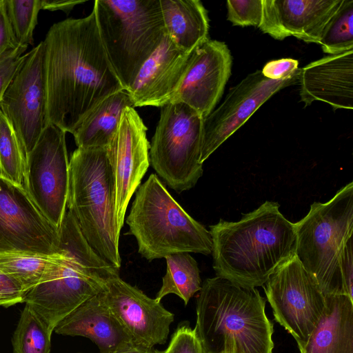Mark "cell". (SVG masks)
<instances>
[{"label":"cell","instance_id":"cell-3","mask_svg":"<svg viewBox=\"0 0 353 353\" xmlns=\"http://www.w3.org/2000/svg\"><path fill=\"white\" fill-rule=\"evenodd\" d=\"M256 288L216 276L196 299L194 327L203 353H272L273 325Z\"/></svg>","mask_w":353,"mask_h":353},{"label":"cell","instance_id":"cell-33","mask_svg":"<svg viewBox=\"0 0 353 353\" xmlns=\"http://www.w3.org/2000/svg\"><path fill=\"white\" fill-rule=\"evenodd\" d=\"M27 48L19 45L0 54V101L23 62Z\"/></svg>","mask_w":353,"mask_h":353},{"label":"cell","instance_id":"cell-9","mask_svg":"<svg viewBox=\"0 0 353 353\" xmlns=\"http://www.w3.org/2000/svg\"><path fill=\"white\" fill-rule=\"evenodd\" d=\"M203 119L182 103L161 108L150 146V163L177 192L192 188L203 174L200 158Z\"/></svg>","mask_w":353,"mask_h":353},{"label":"cell","instance_id":"cell-13","mask_svg":"<svg viewBox=\"0 0 353 353\" xmlns=\"http://www.w3.org/2000/svg\"><path fill=\"white\" fill-rule=\"evenodd\" d=\"M58 229L27 190L0 175V254H57Z\"/></svg>","mask_w":353,"mask_h":353},{"label":"cell","instance_id":"cell-34","mask_svg":"<svg viewBox=\"0 0 353 353\" xmlns=\"http://www.w3.org/2000/svg\"><path fill=\"white\" fill-rule=\"evenodd\" d=\"M299 61L293 59H281L267 63L261 70L262 74L271 80H283L299 73Z\"/></svg>","mask_w":353,"mask_h":353},{"label":"cell","instance_id":"cell-7","mask_svg":"<svg viewBox=\"0 0 353 353\" xmlns=\"http://www.w3.org/2000/svg\"><path fill=\"white\" fill-rule=\"evenodd\" d=\"M92 10L108 59L127 92L166 34L160 0H96Z\"/></svg>","mask_w":353,"mask_h":353},{"label":"cell","instance_id":"cell-2","mask_svg":"<svg viewBox=\"0 0 353 353\" xmlns=\"http://www.w3.org/2000/svg\"><path fill=\"white\" fill-rule=\"evenodd\" d=\"M266 201L237 221L210 225L213 268L217 276L245 288L263 286L270 275L295 255L294 223Z\"/></svg>","mask_w":353,"mask_h":353},{"label":"cell","instance_id":"cell-20","mask_svg":"<svg viewBox=\"0 0 353 353\" xmlns=\"http://www.w3.org/2000/svg\"><path fill=\"white\" fill-rule=\"evenodd\" d=\"M300 96L305 106L323 101L334 110L353 109V50L330 54L302 69Z\"/></svg>","mask_w":353,"mask_h":353},{"label":"cell","instance_id":"cell-12","mask_svg":"<svg viewBox=\"0 0 353 353\" xmlns=\"http://www.w3.org/2000/svg\"><path fill=\"white\" fill-rule=\"evenodd\" d=\"M0 110L12 125L28 157L50 123L43 41L26 53L0 101Z\"/></svg>","mask_w":353,"mask_h":353},{"label":"cell","instance_id":"cell-38","mask_svg":"<svg viewBox=\"0 0 353 353\" xmlns=\"http://www.w3.org/2000/svg\"><path fill=\"white\" fill-rule=\"evenodd\" d=\"M85 2L81 0H41V10H61L68 14L75 6Z\"/></svg>","mask_w":353,"mask_h":353},{"label":"cell","instance_id":"cell-8","mask_svg":"<svg viewBox=\"0 0 353 353\" xmlns=\"http://www.w3.org/2000/svg\"><path fill=\"white\" fill-rule=\"evenodd\" d=\"M294 226L295 255L315 278L323 293L348 296L340 261L353 234V182L328 201L314 202Z\"/></svg>","mask_w":353,"mask_h":353},{"label":"cell","instance_id":"cell-15","mask_svg":"<svg viewBox=\"0 0 353 353\" xmlns=\"http://www.w3.org/2000/svg\"><path fill=\"white\" fill-rule=\"evenodd\" d=\"M300 72L286 79L271 80L265 78L261 70H257L231 88L222 103L203 119L201 163H203L272 95L296 83Z\"/></svg>","mask_w":353,"mask_h":353},{"label":"cell","instance_id":"cell-32","mask_svg":"<svg viewBox=\"0 0 353 353\" xmlns=\"http://www.w3.org/2000/svg\"><path fill=\"white\" fill-rule=\"evenodd\" d=\"M156 353H203L201 343L194 329L185 323L178 326L172 335L168 347Z\"/></svg>","mask_w":353,"mask_h":353},{"label":"cell","instance_id":"cell-17","mask_svg":"<svg viewBox=\"0 0 353 353\" xmlns=\"http://www.w3.org/2000/svg\"><path fill=\"white\" fill-rule=\"evenodd\" d=\"M106 303L132 342L154 347L164 344L174 314L119 275L110 279L103 292Z\"/></svg>","mask_w":353,"mask_h":353},{"label":"cell","instance_id":"cell-18","mask_svg":"<svg viewBox=\"0 0 353 353\" xmlns=\"http://www.w3.org/2000/svg\"><path fill=\"white\" fill-rule=\"evenodd\" d=\"M343 0H262L263 16L258 27L277 40L294 36L319 43L327 23Z\"/></svg>","mask_w":353,"mask_h":353},{"label":"cell","instance_id":"cell-31","mask_svg":"<svg viewBox=\"0 0 353 353\" xmlns=\"http://www.w3.org/2000/svg\"><path fill=\"white\" fill-rule=\"evenodd\" d=\"M228 20L233 26L259 27L263 16L262 0H228Z\"/></svg>","mask_w":353,"mask_h":353},{"label":"cell","instance_id":"cell-10","mask_svg":"<svg viewBox=\"0 0 353 353\" xmlns=\"http://www.w3.org/2000/svg\"><path fill=\"white\" fill-rule=\"evenodd\" d=\"M264 290L276 321L297 342H307L325 307V294L296 255L273 272Z\"/></svg>","mask_w":353,"mask_h":353},{"label":"cell","instance_id":"cell-37","mask_svg":"<svg viewBox=\"0 0 353 353\" xmlns=\"http://www.w3.org/2000/svg\"><path fill=\"white\" fill-rule=\"evenodd\" d=\"M340 266L347 295L352 299L353 256L352 238L347 241L344 248L340 261Z\"/></svg>","mask_w":353,"mask_h":353},{"label":"cell","instance_id":"cell-26","mask_svg":"<svg viewBox=\"0 0 353 353\" xmlns=\"http://www.w3.org/2000/svg\"><path fill=\"white\" fill-rule=\"evenodd\" d=\"M165 259L166 273L155 299L161 302L166 295L174 294L187 305L202 285L197 262L188 252L172 254Z\"/></svg>","mask_w":353,"mask_h":353},{"label":"cell","instance_id":"cell-24","mask_svg":"<svg viewBox=\"0 0 353 353\" xmlns=\"http://www.w3.org/2000/svg\"><path fill=\"white\" fill-rule=\"evenodd\" d=\"M133 107L125 90L112 94L101 101L84 118L72 134L78 148H106L115 133L125 108Z\"/></svg>","mask_w":353,"mask_h":353},{"label":"cell","instance_id":"cell-30","mask_svg":"<svg viewBox=\"0 0 353 353\" xmlns=\"http://www.w3.org/2000/svg\"><path fill=\"white\" fill-rule=\"evenodd\" d=\"M7 14L18 45L34 43V30L41 10V0H5Z\"/></svg>","mask_w":353,"mask_h":353},{"label":"cell","instance_id":"cell-19","mask_svg":"<svg viewBox=\"0 0 353 353\" xmlns=\"http://www.w3.org/2000/svg\"><path fill=\"white\" fill-rule=\"evenodd\" d=\"M191 52L179 48L165 34L127 91L134 108H161L169 103L181 81Z\"/></svg>","mask_w":353,"mask_h":353},{"label":"cell","instance_id":"cell-21","mask_svg":"<svg viewBox=\"0 0 353 353\" xmlns=\"http://www.w3.org/2000/svg\"><path fill=\"white\" fill-rule=\"evenodd\" d=\"M103 292L85 301L54 327L58 334L83 336L99 353H111L132 342L105 300Z\"/></svg>","mask_w":353,"mask_h":353},{"label":"cell","instance_id":"cell-22","mask_svg":"<svg viewBox=\"0 0 353 353\" xmlns=\"http://www.w3.org/2000/svg\"><path fill=\"white\" fill-rule=\"evenodd\" d=\"M325 307L301 353H353V299L325 294Z\"/></svg>","mask_w":353,"mask_h":353},{"label":"cell","instance_id":"cell-1","mask_svg":"<svg viewBox=\"0 0 353 353\" xmlns=\"http://www.w3.org/2000/svg\"><path fill=\"white\" fill-rule=\"evenodd\" d=\"M43 43L48 121L73 134L95 106L123 88L103 48L93 10L54 23Z\"/></svg>","mask_w":353,"mask_h":353},{"label":"cell","instance_id":"cell-27","mask_svg":"<svg viewBox=\"0 0 353 353\" xmlns=\"http://www.w3.org/2000/svg\"><path fill=\"white\" fill-rule=\"evenodd\" d=\"M52 333L37 314L25 305L12 339L13 353H50Z\"/></svg>","mask_w":353,"mask_h":353},{"label":"cell","instance_id":"cell-35","mask_svg":"<svg viewBox=\"0 0 353 353\" xmlns=\"http://www.w3.org/2000/svg\"><path fill=\"white\" fill-rule=\"evenodd\" d=\"M25 294L17 281L0 270V306L8 307L23 303Z\"/></svg>","mask_w":353,"mask_h":353},{"label":"cell","instance_id":"cell-23","mask_svg":"<svg viewBox=\"0 0 353 353\" xmlns=\"http://www.w3.org/2000/svg\"><path fill=\"white\" fill-rule=\"evenodd\" d=\"M166 34L181 50L191 52L206 41L208 12L199 0H160Z\"/></svg>","mask_w":353,"mask_h":353},{"label":"cell","instance_id":"cell-5","mask_svg":"<svg viewBox=\"0 0 353 353\" xmlns=\"http://www.w3.org/2000/svg\"><path fill=\"white\" fill-rule=\"evenodd\" d=\"M126 223L148 261L179 252L212 253L210 232L172 197L155 174L136 192Z\"/></svg>","mask_w":353,"mask_h":353},{"label":"cell","instance_id":"cell-25","mask_svg":"<svg viewBox=\"0 0 353 353\" xmlns=\"http://www.w3.org/2000/svg\"><path fill=\"white\" fill-rule=\"evenodd\" d=\"M62 255L0 254V270L17 281L26 293L45 281L57 268Z\"/></svg>","mask_w":353,"mask_h":353},{"label":"cell","instance_id":"cell-39","mask_svg":"<svg viewBox=\"0 0 353 353\" xmlns=\"http://www.w3.org/2000/svg\"><path fill=\"white\" fill-rule=\"evenodd\" d=\"M111 353H156V350L154 347L131 343Z\"/></svg>","mask_w":353,"mask_h":353},{"label":"cell","instance_id":"cell-36","mask_svg":"<svg viewBox=\"0 0 353 353\" xmlns=\"http://www.w3.org/2000/svg\"><path fill=\"white\" fill-rule=\"evenodd\" d=\"M18 46L7 14L6 1L0 0V54Z\"/></svg>","mask_w":353,"mask_h":353},{"label":"cell","instance_id":"cell-11","mask_svg":"<svg viewBox=\"0 0 353 353\" xmlns=\"http://www.w3.org/2000/svg\"><path fill=\"white\" fill-rule=\"evenodd\" d=\"M65 132L49 123L27 157L25 189L57 229L67 210L69 161Z\"/></svg>","mask_w":353,"mask_h":353},{"label":"cell","instance_id":"cell-6","mask_svg":"<svg viewBox=\"0 0 353 353\" xmlns=\"http://www.w3.org/2000/svg\"><path fill=\"white\" fill-rule=\"evenodd\" d=\"M67 209L89 245L119 269V236L115 230L114 180L106 148H78L69 161Z\"/></svg>","mask_w":353,"mask_h":353},{"label":"cell","instance_id":"cell-29","mask_svg":"<svg viewBox=\"0 0 353 353\" xmlns=\"http://www.w3.org/2000/svg\"><path fill=\"white\" fill-rule=\"evenodd\" d=\"M318 44L329 54L353 50V0H343L325 27Z\"/></svg>","mask_w":353,"mask_h":353},{"label":"cell","instance_id":"cell-4","mask_svg":"<svg viewBox=\"0 0 353 353\" xmlns=\"http://www.w3.org/2000/svg\"><path fill=\"white\" fill-rule=\"evenodd\" d=\"M57 254L62 259L54 272L29 291L23 303L51 331L79 305L104 291L119 269L101 259L89 245L72 215L58 230Z\"/></svg>","mask_w":353,"mask_h":353},{"label":"cell","instance_id":"cell-14","mask_svg":"<svg viewBox=\"0 0 353 353\" xmlns=\"http://www.w3.org/2000/svg\"><path fill=\"white\" fill-rule=\"evenodd\" d=\"M147 130L134 108L128 106L106 147L114 180L115 230L119 236L129 201L150 165Z\"/></svg>","mask_w":353,"mask_h":353},{"label":"cell","instance_id":"cell-28","mask_svg":"<svg viewBox=\"0 0 353 353\" xmlns=\"http://www.w3.org/2000/svg\"><path fill=\"white\" fill-rule=\"evenodd\" d=\"M27 155L12 125L0 110V175L25 188Z\"/></svg>","mask_w":353,"mask_h":353},{"label":"cell","instance_id":"cell-16","mask_svg":"<svg viewBox=\"0 0 353 353\" xmlns=\"http://www.w3.org/2000/svg\"><path fill=\"white\" fill-rule=\"evenodd\" d=\"M232 64L228 46L208 39L191 52L181 81L170 103H184L205 119L223 94Z\"/></svg>","mask_w":353,"mask_h":353}]
</instances>
